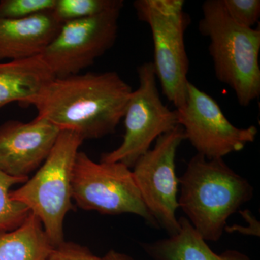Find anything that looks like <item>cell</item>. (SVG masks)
<instances>
[{"label":"cell","mask_w":260,"mask_h":260,"mask_svg":"<svg viewBox=\"0 0 260 260\" xmlns=\"http://www.w3.org/2000/svg\"><path fill=\"white\" fill-rule=\"evenodd\" d=\"M179 230L169 238L143 245L154 260H251L237 250L214 252L185 217L179 219Z\"/></svg>","instance_id":"cell-14"},{"label":"cell","mask_w":260,"mask_h":260,"mask_svg":"<svg viewBox=\"0 0 260 260\" xmlns=\"http://www.w3.org/2000/svg\"><path fill=\"white\" fill-rule=\"evenodd\" d=\"M28 178L11 177L0 170V232L14 230L23 223L30 210L10 198L11 188L24 184Z\"/></svg>","instance_id":"cell-16"},{"label":"cell","mask_w":260,"mask_h":260,"mask_svg":"<svg viewBox=\"0 0 260 260\" xmlns=\"http://www.w3.org/2000/svg\"><path fill=\"white\" fill-rule=\"evenodd\" d=\"M228 15L235 23L252 28L260 16L259 0H222Z\"/></svg>","instance_id":"cell-19"},{"label":"cell","mask_w":260,"mask_h":260,"mask_svg":"<svg viewBox=\"0 0 260 260\" xmlns=\"http://www.w3.org/2000/svg\"><path fill=\"white\" fill-rule=\"evenodd\" d=\"M137 16L151 30L157 79L162 93L177 109L186 102L189 62L184 34L190 18L183 0H136Z\"/></svg>","instance_id":"cell-5"},{"label":"cell","mask_w":260,"mask_h":260,"mask_svg":"<svg viewBox=\"0 0 260 260\" xmlns=\"http://www.w3.org/2000/svg\"><path fill=\"white\" fill-rule=\"evenodd\" d=\"M72 196L81 209L104 215L133 214L159 227L143 203L132 170L121 162H98L85 152H78L72 177Z\"/></svg>","instance_id":"cell-6"},{"label":"cell","mask_w":260,"mask_h":260,"mask_svg":"<svg viewBox=\"0 0 260 260\" xmlns=\"http://www.w3.org/2000/svg\"><path fill=\"white\" fill-rule=\"evenodd\" d=\"M56 0H2L0 19H22L52 11Z\"/></svg>","instance_id":"cell-18"},{"label":"cell","mask_w":260,"mask_h":260,"mask_svg":"<svg viewBox=\"0 0 260 260\" xmlns=\"http://www.w3.org/2000/svg\"><path fill=\"white\" fill-rule=\"evenodd\" d=\"M199 30L210 41L215 76L232 89L242 107L260 95V29L243 27L228 15L222 0L203 5Z\"/></svg>","instance_id":"cell-3"},{"label":"cell","mask_w":260,"mask_h":260,"mask_svg":"<svg viewBox=\"0 0 260 260\" xmlns=\"http://www.w3.org/2000/svg\"><path fill=\"white\" fill-rule=\"evenodd\" d=\"M61 25L52 12L22 19H0V61L42 55Z\"/></svg>","instance_id":"cell-12"},{"label":"cell","mask_w":260,"mask_h":260,"mask_svg":"<svg viewBox=\"0 0 260 260\" xmlns=\"http://www.w3.org/2000/svg\"><path fill=\"white\" fill-rule=\"evenodd\" d=\"M244 217V219L248 222L249 226H240V225H235L232 227H225V232H239L244 234L248 235L255 236L259 237V223L256 220L255 217L252 215L249 210H245L244 211H239Z\"/></svg>","instance_id":"cell-21"},{"label":"cell","mask_w":260,"mask_h":260,"mask_svg":"<svg viewBox=\"0 0 260 260\" xmlns=\"http://www.w3.org/2000/svg\"><path fill=\"white\" fill-rule=\"evenodd\" d=\"M100 260H134L131 256H128L127 254L124 253L119 252L115 250H110L108 251L107 254L102 257Z\"/></svg>","instance_id":"cell-22"},{"label":"cell","mask_w":260,"mask_h":260,"mask_svg":"<svg viewBox=\"0 0 260 260\" xmlns=\"http://www.w3.org/2000/svg\"><path fill=\"white\" fill-rule=\"evenodd\" d=\"M86 246L75 242H63L55 246L47 260H100Z\"/></svg>","instance_id":"cell-20"},{"label":"cell","mask_w":260,"mask_h":260,"mask_svg":"<svg viewBox=\"0 0 260 260\" xmlns=\"http://www.w3.org/2000/svg\"><path fill=\"white\" fill-rule=\"evenodd\" d=\"M133 90L116 72L80 73L54 78L32 106L59 129L99 139L115 131Z\"/></svg>","instance_id":"cell-1"},{"label":"cell","mask_w":260,"mask_h":260,"mask_svg":"<svg viewBox=\"0 0 260 260\" xmlns=\"http://www.w3.org/2000/svg\"><path fill=\"white\" fill-rule=\"evenodd\" d=\"M83 142L77 133L61 130L49 156L36 174L10 193L12 200L26 206L39 218L54 246L65 241L64 219L73 208V169Z\"/></svg>","instance_id":"cell-4"},{"label":"cell","mask_w":260,"mask_h":260,"mask_svg":"<svg viewBox=\"0 0 260 260\" xmlns=\"http://www.w3.org/2000/svg\"><path fill=\"white\" fill-rule=\"evenodd\" d=\"M61 130L37 116L30 122L9 120L0 125V170L29 178L49 156Z\"/></svg>","instance_id":"cell-11"},{"label":"cell","mask_w":260,"mask_h":260,"mask_svg":"<svg viewBox=\"0 0 260 260\" xmlns=\"http://www.w3.org/2000/svg\"><path fill=\"white\" fill-rule=\"evenodd\" d=\"M185 139L180 125L160 135L150 148L133 166L135 183L148 211L169 236L176 234L180 225L177 218L179 208V179L175 159L178 148Z\"/></svg>","instance_id":"cell-8"},{"label":"cell","mask_w":260,"mask_h":260,"mask_svg":"<svg viewBox=\"0 0 260 260\" xmlns=\"http://www.w3.org/2000/svg\"><path fill=\"white\" fill-rule=\"evenodd\" d=\"M123 0H56L52 13L61 24L81 20L107 12L123 8Z\"/></svg>","instance_id":"cell-17"},{"label":"cell","mask_w":260,"mask_h":260,"mask_svg":"<svg viewBox=\"0 0 260 260\" xmlns=\"http://www.w3.org/2000/svg\"><path fill=\"white\" fill-rule=\"evenodd\" d=\"M139 87L133 90L125 113V133L121 145L102 154L100 161L121 162L133 168L153 142L179 125L177 110H171L159 94L157 77L152 61L138 68Z\"/></svg>","instance_id":"cell-7"},{"label":"cell","mask_w":260,"mask_h":260,"mask_svg":"<svg viewBox=\"0 0 260 260\" xmlns=\"http://www.w3.org/2000/svg\"><path fill=\"white\" fill-rule=\"evenodd\" d=\"M54 78L41 55L0 62V109L15 102L34 105Z\"/></svg>","instance_id":"cell-13"},{"label":"cell","mask_w":260,"mask_h":260,"mask_svg":"<svg viewBox=\"0 0 260 260\" xmlns=\"http://www.w3.org/2000/svg\"><path fill=\"white\" fill-rule=\"evenodd\" d=\"M54 247L31 213L14 230L0 232V260H47Z\"/></svg>","instance_id":"cell-15"},{"label":"cell","mask_w":260,"mask_h":260,"mask_svg":"<svg viewBox=\"0 0 260 260\" xmlns=\"http://www.w3.org/2000/svg\"><path fill=\"white\" fill-rule=\"evenodd\" d=\"M185 139L198 154L208 159L223 158L255 140L256 126L239 128L225 116L215 99L189 82L186 102L176 109Z\"/></svg>","instance_id":"cell-10"},{"label":"cell","mask_w":260,"mask_h":260,"mask_svg":"<svg viewBox=\"0 0 260 260\" xmlns=\"http://www.w3.org/2000/svg\"><path fill=\"white\" fill-rule=\"evenodd\" d=\"M122 8L61 25L41 55L55 78L80 74L114 45Z\"/></svg>","instance_id":"cell-9"},{"label":"cell","mask_w":260,"mask_h":260,"mask_svg":"<svg viewBox=\"0 0 260 260\" xmlns=\"http://www.w3.org/2000/svg\"><path fill=\"white\" fill-rule=\"evenodd\" d=\"M179 208L205 241L218 242L228 219L253 198L252 186L223 158L197 153L179 179Z\"/></svg>","instance_id":"cell-2"}]
</instances>
